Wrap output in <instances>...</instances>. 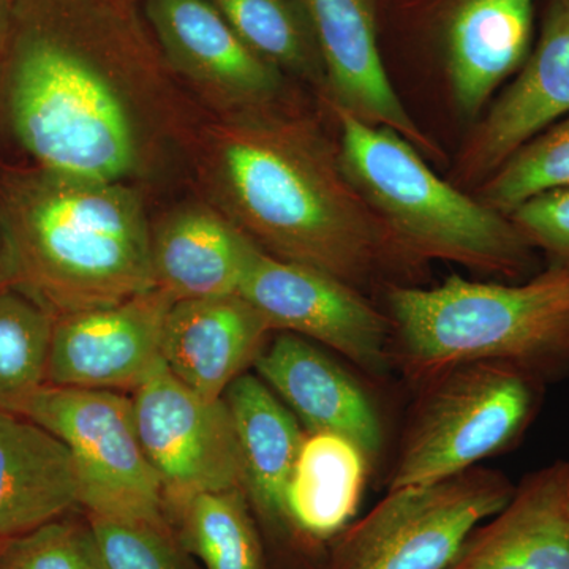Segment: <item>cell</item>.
Here are the masks:
<instances>
[{
	"label": "cell",
	"mask_w": 569,
	"mask_h": 569,
	"mask_svg": "<svg viewBox=\"0 0 569 569\" xmlns=\"http://www.w3.org/2000/svg\"><path fill=\"white\" fill-rule=\"evenodd\" d=\"M254 242L208 204H183L151 227L156 288L173 301L238 295Z\"/></svg>",
	"instance_id": "ac0fdd59"
},
{
	"label": "cell",
	"mask_w": 569,
	"mask_h": 569,
	"mask_svg": "<svg viewBox=\"0 0 569 569\" xmlns=\"http://www.w3.org/2000/svg\"><path fill=\"white\" fill-rule=\"evenodd\" d=\"M7 287H13V269H11L9 247L0 228V290Z\"/></svg>",
	"instance_id": "f546056e"
},
{
	"label": "cell",
	"mask_w": 569,
	"mask_h": 569,
	"mask_svg": "<svg viewBox=\"0 0 569 569\" xmlns=\"http://www.w3.org/2000/svg\"><path fill=\"white\" fill-rule=\"evenodd\" d=\"M448 569H569V462L527 475Z\"/></svg>",
	"instance_id": "e0dca14e"
},
{
	"label": "cell",
	"mask_w": 569,
	"mask_h": 569,
	"mask_svg": "<svg viewBox=\"0 0 569 569\" xmlns=\"http://www.w3.org/2000/svg\"><path fill=\"white\" fill-rule=\"evenodd\" d=\"M238 295L271 331L321 343L372 376H385L392 366L391 318L336 277L254 246Z\"/></svg>",
	"instance_id": "9c48e42d"
},
{
	"label": "cell",
	"mask_w": 569,
	"mask_h": 569,
	"mask_svg": "<svg viewBox=\"0 0 569 569\" xmlns=\"http://www.w3.org/2000/svg\"><path fill=\"white\" fill-rule=\"evenodd\" d=\"M142 449L162 486L167 512L200 493L242 488L230 410L182 385L162 367L132 392Z\"/></svg>",
	"instance_id": "30bf717a"
},
{
	"label": "cell",
	"mask_w": 569,
	"mask_h": 569,
	"mask_svg": "<svg viewBox=\"0 0 569 569\" xmlns=\"http://www.w3.org/2000/svg\"><path fill=\"white\" fill-rule=\"evenodd\" d=\"M0 228L13 287L54 317L156 288L151 223L127 182L39 168L7 187Z\"/></svg>",
	"instance_id": "7a4b0ae2"
},
{
	"label": "cell",
	"mask_w": 569,
	"mask_h": 569,
	"mask_svg": "<svg viewBox=\"0 0 569 569\" xmlns=\"http://www.w3.org/2000/svg\"><path fill=\"white\" fill-rule=\"evenodd\" d=\"M0 569H103L91 523L56 519L9 538Z\"/></svg>",
	"instance_id": "4316f807"
},
{
	"label": "cell",
	"mask_w": 569,
	"mask_h": 569,
	"mask_svg": "<svg viewBox=\"0 0 569 569\" xmlns=\"http://www.w3.org/2000/svg\"><path fill=\"white\" fill-rule=\"evenodd\" d=\"M22 417L70 449L80 479V507L88 516L168 523L162 486L138 436L132 397L47 385Z\"/></svg>",
	"instance_id": "ba28073f"
},
{
	"label": "cell",
	"mask_w": 569,
	"mask_h": 569,
	"mask_svg": "<svg viewBox=\"0 0 569 569\" xmlns=\"http://www.w3.org/2000/svg\"><path fill=\"white\" fill-rule=\"evenodd\" d=\"M201 178L217 209L266 253L365 293L421 266L348 181L317 123L274 107L222 116L201 141ZM399 284V283H397Z\"/></svg>",
	"instance_id": "6da1fadb"
},
{
	"label": "cell",
	"mask_w": 569,
	"mask_h": 569,
	"mask_svg": "<svg viewBox=\"0 0 569 569\" xmlns=\"http://www.w3.org/2000/svg\"><path fill=\"white\" fill-rule=\"evenodd\" d=\"M418 389L388 490L458 477L519 445L542 406L546 385L515 367L477 362Z\"/></svg>",
	"instance_id": "8992f818"
},
{
	"label": "cell",
	"mask_w": 569,
	"mask_h": 569,
	"mask_svg": "<svg viewBox=\"0 0 569 569\" xmlns=\"http://www.w3.org/2000/svg\"><path fill=\"white\" fill-rule=\"evenodd\" d=\"M515 490L501 471L479 467L433 485L388 490L337 538L325 569H448L471 531Z\"/></svg>",
	"instance_id": "52a82bcc"
},
{
	"label": "cell",
	"mask_w": 569,
	"mask_h": 569,
	"mask_svg": "<svg viewBox=\"0 0 569 569\" xmlns=\"http://www.w3.org/2000/svg\"><path fill=\"white\" fill-rule=\"evenodd\" d=\"M103 569H187L168 523L88 516Z\"/></svg>",
	"instance_id": "83f0119b"
},
{
	"label": "cell",
	"mask_w": 569,
	"mask_h": 569,
	"mask_svg": "<svg viewBox=\"0 0 569 569\" xmlns=\"http://www.w3.org/2000/svg\"><path fill=\"white\" fill-rule=\"evenodd\" d=\"M508 217L549 264L569 266V187L539 193Z\"/></svg>",
	"instance_id": "f1b7e54d"
},
{
	"label": "cell",
	"mask_w": 569,
	"mask_h": 569,
	"mask_svg": "<svg viewBox=\"0 0 569 569\" xmlns=\"http://www.w3.org/2000/svg\"><path fill=\"white\" fill-rule=\"evenodd\" d=\"M146 10L171 69L220 114L277 104L282 71L247 47L212 0H148Z\"/></svg>",
	"instance_id": "7c38bea8"
},
{
	"label": "cell",
	"mask_w": 569,
	"mask_h": 569,
	"mask_svg": "<svg viewBox=\"0 0 569 569\" xmlns=\"http://www.w3.org/2000/svg\"><path fill=\"white\" fill-rule=\"evenodd\" d=\"M263 61L325 89V67L305 0H212Z\"/></svg>",
	"instance_id": "cb8c5ba5"
},
{
	"label": "cell",
	"mask_w": 569,
	"mask_h": 569,
	"mask_svg": "<svg viewBox=\"0 0 569 569\" xmlns=\"http://www.w3.org/2000/svg\"><path fill=\"white\" fill-rule=\"evenodd\" d=\"M568 114L569 0H549L537 47L460 153L459 181L485 182L523 142Z\"/></svg>",
	"instance_id": "5bb4252c"
},
{
	"label": "cell",
	"mask_w": 569,
	"mask_h": 569,
	"mask_svg": "<svg viewBox=\"0 0 569 569\" xmlns=\"http://www.w3.org/2000/svg\"><path fill=\"white\" fill-rule=\"evenodd\" d=\"M130 77L74 41L33 36L11 67L14 133L41 170L127 182L151 163L168 89Z\"/></svg>",
	"instance_id": "3957f363"
},
{
	"label": "cell",
	"mask_w": 569,
	"mask_h": 569,
	"mask_svg": "<svg viewBox=\"0 0 569 569\" xmlns=\"http://www.w3.org/2000/svg\"><path fill=\"white\" fill-rule=\"evenodd\" d=\"M80 507L70 449L20 415L0 411V538L28 533Z\"/></svg>",
	"instance_id": "44dd1931"
},
{
	"label": "cell",
	"mask_w": 569,
	"mask_h": 569,
	"mask_svg": "<svg viewBox=\"0 0 569 569\" xmlns=\"http://www.w3.org/2000/svg\"><path fill=\"white\" fill-rule=\"evenodd\" d=\"M271 328L241 295L176 301L164 320L163 365L204 399H222L263 351Z\"/></svg>",
	"instance_id": "2e32d148"
},
{
	"label": "cell",
	"mask_w": 569,
	"mask_h": 569,
	"mask_svg": "<svg viewBox=\"0 0 569 569\" xmlns=\"http://www.w3.org/2000/svg\"><path fill=\"white\" fill-rule=\"evenodd\" d=\"M367 459L337 433H306L283 498L280 539L305 550L331 549L361 503Z\"/></svg>",
	"instance_id": "ffe728a7"
},
{
	"label": "cell",
	"mask_w": 569,
	"mask_h": 569,
	"mask_svg": "<svg viewBox=\"0 0 569 569\" xmlns=\"http://www.w3.org/2000/svg\"><path fill=\"white\" fill-rule=\"evenodd\" d=\"M569 187V114L523 142L482 182L481 198L509 216L530 198Z\"/></svg>",
	"instance_id": "484cf974"
},
{
	"label": "cell",
	"mask_w": 569,
	"mask_h": 569,
	"mask_svg": "<svg viewBox=\"0 0 569 569\" xmlns=\"http://www.w3.org/2000/svg\"><path fill=\"white\" fill-rule=\"evenodd\" d=\"M325 67V100L387 127L422 156L441 151L397 96L378 47L376 0H305Z\"/></svg>",
	"instance_id": "4fadbf2b"
},
{
	"label": "cell",
	"mask_w": 569,
	"mask_h": 569,
	"mask_svg": "<svg viewBox=\"0 0 569 569\" xmlns=\"http://www.w3.org/2000/svg\"><path fill=\"white\" fill-rule=\"evenodd\" d=\"M392 366L421 388L466 365L515 367L545 383L569 380V266L522 282L451 276L433 288L389 284Z\"/></svg>",
	"instance_id": "277c9868"
},
{
	"label": "cell",
	"mask_w": 569,
	"mask_h": 569,
	"mask_svg": "<svg viewBox=\"0 0 569 569\" xmlns=\"http://www.w3.org/2000/svg\"><path fill=\"white\" fill-rule=\"evenodd\" d=\"M173 299L159 288L56 317L48 385L133 392L163 365L164 320Z\"/></svg>",
	"instance_id": "8fae6325"
},
{
	"label": "cell",
	"mask_w": 569,
	"mask_h": 569,
	"mask_svg": "<svg viewBox=\"0 0 569 569\" xmlns=\"http://www.w3.org/2000/svg\"><path fill=\"white\" fill-rule=\"evenodd\" d=\"M183 552L206 569H266L263 542L242 488L200 493L173 512Z\"/></svg>",
	"instance_id": "603a6c76"
},
{
	"label": "cell",
	"mask_w": 569,
	"mask_h": 569,
	"mask_svg": "<svg viewBox=\"0 0 569 569\" xmlns=\"http://www.w3.org/2000/svg\"><path fill=\"white\" fill-rule=\"evenodd\" d=\"M56 317L14 287L0 290V411L24 415L48 385Z\"/></svg>",
	"instance_id": "d4e9b609"
},
{
	"label": "cell",
	"mask_w": 569,
	"mask_h": 569,
	"mask_svg": "<svg viewBox=\"0 0 569 569\" xmlns=\"http://www.w3.org/2000/svg\"><path fill=\"white\" fill-rule=\"evenodd\" d=\"M254 372L306 433H337L353 441L372 462L385 445L376 403L336 361L305 337L279 332L254 359Z\"/></svg>",
	"instance_id": "9a60e30c"
},
{
	"label": "cell",
	"mask_w": 569,
	"mask_h": 569,
	"mask_svg": "<svg viewBox=\"0 0 569 569\" xmlns=\"http://www.w3.org/2000/svg\"><path fill=\"white\" fill-rule=\"evenodd\" d=\"M535 0H458L445 28L447 69L459 111L477 118L530 56Z\"/></svg>",
	"instance_id": "d6986e66"
},
{
	"label": "cell",
	"mask_w": 569,
	"mask_h": 569,
	"mask_svg": "<svg viewBox=\"0 0 569 569\" xmlns=\"http://www.w3.org/2000/svg\"><path fill=\"white\" fill-rule=\"evenodd\" d=\"M326 103L339 126L337 148L348 181L413 260L451 261L511 282L541 271L539 252L508 216L433 173L395 130Z\"/></svg>",
	"instance_id": "5b68a950"
},
{
	"label": "cell",
	"mask_w": 569,
	"mask_h": 569,
	"mask_svg": "<svg viewBox=\"0 0 569 569\" xmlns=\"http://www.w3.org/2000/svg\"><path fill=\"white\" fill-rule=\"evenodd\" d=\"M223 400L233 419L247 498L266 529L280 538L284 490L306 432L290 408L252 373L236 378Z\"/></svg>",
	"instance_id": "7402d4cb"
}]
</instances>
